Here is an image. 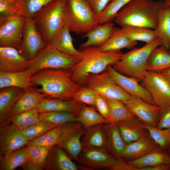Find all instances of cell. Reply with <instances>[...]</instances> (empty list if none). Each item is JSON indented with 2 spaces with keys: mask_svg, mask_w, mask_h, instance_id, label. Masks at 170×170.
I'll list each match as a JSON object with an SVG mask.
<instances>
[{
  "mask_svg": "<svg viewBox=\"0 0 170 170\" xmlns=\"http://www.w3.org/2000/svg\"><path fill=\"white\" fill-rule=\"evenodd\" d=\"M34 85L41 86L36 89L48 98L72 100L75 93L81 85L72 79L70 70L46 69L40 70L30 78Z\"/></svg>",
  "mask_w": 170,
  "mask_h": 170,
  "instance_id": "obj_1",
  "label": "cell"
},
{
  "mask_svg": "<svg viewBox=\"0 0 170 170\" xmlns=\"http://www.w3.org/2000/svg\"><path fill=\"white\" fill-rule=\"evenodd\" d=\"M164 1L132 0L117 13L115 22L122 27H142L155 30Z\"/></svg>",
  "mask_w": 170,
  "mask_h": 170,
  "instance_id": "obj_2",
  "label": "cell"
},
{
  "mask_svg": "<svg viewBox=\"0 0 170 170\" xmlns=\"http://www.w3.org/2000/svg\"><path fill=\"white\" fill-rule=\"evenodd\" d=\"M81 59L70 69L72 80L80 85H85L87 76L89 74H98L107 70L119 61L124 54L120 50L103 52L98 47L90 46L78 49Z\"/></svg>",
  "mask_w": 170,
  "mask_h": 170,
  "instance_id": "obj_3",
  "label": "cell"
},
{
  "mask_svg": "<svg viewBox=\"0 0 170 170\" xmlns=\"http://www.w3.org/2000/svg\"><path fill=\"white\" fill-rule=\"evenodd\" d=\"M67 0H56L43 7L34 16L37 29L47 44L65 24Z\"/></svg>",
  "mask_w": 170,
  "mask_h": 170,
  "instance_id": "obj_4",
  "label": "cell"
},
{
  "mask_svg": "<svg viewBox=\"0 0 170 170\" xmlns=\"http://www.w3.org/2000/svg\"><path fill=\"white\" fill-rule=\"evenodd\" d=\"M161 45L160 41L157 38L141 48H135L123 54L120 60L112 67L118 72L131 76L142 82L147 71L146 66L150 54Z\"/></svg>",
  "mask_w": 170,
  "mask_h": 170,
  "instance_id": "obj_5",
  "label": "cell"
},
{
  "mask_svg": "<svg viewBox=\"0 0 170 170\" xmlns=\"http://www.w3.org/2000/svg\"><path fill=\"white\" fill-rule=\"evenodd\" d=\"M96 15L85 0H67L65 11V23L70 31L84 34L99 25Z\"/></svg>",
  "mask_w": 170,
  "mask_h": 170,
  "instance_id": "obj_6",
  "label": "cell"
},
{
  "mask_svg": "<svg viewBox=\"0 0 170 170\" xmlns=\"http://www.w3.org/2000/svg\"><path fill=\"white\" fill-rule=\"evenodd\" d=\"M78 162L92 170H133L125 161L114 157L105 149L83 148L78 156Z\"/></svg>",
  "mask_w": 170,
  "mask_h": 170,
  "instance_id": "obj_7",
  "label": "cell"
},
{
  "mask_svg": "<svg viewBox=\"0 0 170 170\" xmlns=\"http://www.w3.org/2000/svg\"><path fill=\"white\" fill-rule=\"evenodd\" d=\"M80 60L63 54L55 48L47 47L40 51L30 61V67L36 72L44 69L70 70Z\"/></svg>",
  "mask_w": 170,
  "mask_h": 170,
  "instance_id": "obj_8",
  "label": "cell"
},
{
  "mask_svg": "<svg viewBox=\"0 0 170 170\" xmlns=\"http://www.w3.org/2000/svg\"><path fill=\"white\" fill-rule=\"evenodd\" d=\"M85 85L94 92L103 97L122 102L129 100L133 97L115 83L107 70L99 74H88Z\"/></svg>",
  "mask_w": 170,
  "mask_h": 170,
  "instance_id": "obj_9",
  "label": "cell"
},
{
  "mask_svg": "<svg viewBox=\"0 0 170 170\" xmlns=\"http://www.w3.org/2000/svg\"><path fill=\"white\" fill-rule=\"evenodd\" d=\"M142 82L161 111L170 107V83L162 73L147 71Z\"/></svg>",
  "mask_w": 170,
  "mask_h": 170,
  "instance_id": "obj_10",
  "label": "cell"
},
{
  "mask_svg": "<svg viewBox=\"0 0 170 170\" xmlns=\"http://www.w3.org/2000/svg\"><path fill=\"white\" fill-rule=\"evenodd\" d=\"M26 18L23 15L0 16V46L18 49L22 41Z\"/></svg>",
  "mask_w": 170,
  "mask_h": 170,
  "instance_id": "obj_11",
  "label": "cell"
},
{
  "mask_svg": "<svg viewBox=\"0 0 170 170\" xmlns=\"http://www.w3.org/2000/svg\"><path fill=\"white\" fill-rule=\"evenodd\" d=\"M46 47L47 44L37 30L33 20L26 18L23 31L22 42L17 49L20 54L30 61L40 51Z\"/></svg>",
  "mask_w": 170,
  "mask_h": 170,
  "instance_id": "obj_12",
  "label": "cell"
},
{
  "mask_svg": "<svg viewBox=\"0 0 170 170\" xmlns=\"http://www.w3.org/2000/svg\"><path fill=\"white\" fill-rule=\"evenodd\" d=\"M86 130L80 122H67L56 144L77 162L78 155L82 149L81 139Z\"/></svg>",
  "mask_w": 170,
  "mask_h": 170,
  "instance_id": "obj_13",
  "label": "cell"
},
{
  "mask_svg": "<svg viewBox=\"0 0 170 170\" xmlns=\"http://www.w3.org/2000/svg\"><path fill=\"white\" fill-rule=\"evenodd\" d=\"M122 102L130 111L144 123L156 127L161 114L160 107L149 104L135 95H133L131 99Z\"/></svg>",
  "mask_w": 170,
  "mask_h": 170,
  "instance_id": "obj_14",
  "label": "cell"
},
{
  "mask_svg": "<svg viewBox=\"0 0 170 170\" xmlns=\"http://www.w3.org/2000/svg\"><path fill=\"white\" fill-rule=\"evenodd\" d=\"M65 150L57 145L52 147L43 167L46 170H92L73 162Z\"/></svg>",
  "mask_w": 170,
  "mask_h": 170,
  "instance_id": "obj_15",
  "label": "cell"
},
{
  "mask_svg": "<svg viewBox=\"0 0 170 170\" xmlns=\"http://www.w3.org/2000/svg\"><path fill=\"white\" fill-rule=\"evenodd\" d=\"M28 142L13 124L0 128V156L27 145Z\"/></svg>",
  "mask_w": 170,
  "mask_h": 170,
  "instance_id": "obj_16",
  "label": "cell"
},
{
  "mask_svg": "<svg viewBox=\"0 0 170 170\" xmlns=\"http://www.w3.org/2000/svg\"><path fill=\"white\" fill-rule=\"evenodd\" d=\"M30 62L16 48L0 47V72L12 73L23 71L29 68Z\"/></svg>",
  "mask_w": 170,
  "mask_h": 170,
  "instance_id": "obj_17",
  "label": "cell"
},
{
  "mask_svg": "<svg viewBox=\"0 0 170 170\" xmlns=\"http://www.w3.org/2000/svg\"><path fill=\"white\" fill-rule=\"evenodd\" d=\"M107 70L115 83L127 93L137 96L149 104L155 105L150 94L136 79L123 75L114 69L111 65H108Z\"/></svg>",
  "mask_w": 170,
  "mask_h": 170,
  "instance_id": "obj_18",
  "label": "cell"
},
{
  "mask_svg": "<svg viewBox=\"0 0 170 170\" xmlns=\"http://www.w3.org/2000/svg\"><path fill=\"white\" fill-rule=\"evenodd\" d=\"M158 146L148 131L137 140L127 144L121 157L125 162L137 159Z\"/></svg>",
  "mask_w": 170,
  "mask_h": 170,
  "instance_id": "obj_19",
  "label": "cell"
},
{
  "mask_svg": "<svg viewBox=\"0 0 170 170\" xmlns=\"http://www.w3.org/2000/svg\"><path fill=\"white\" fill-rule=\"evenodd\" d=\"M133 170L158 165L170 164V155L168 150L160 146L139 158L125 162Z\"/></svg>",
  "mask_w": 170,
  "mask_h": 170,
  "instance_id": "obj_20",
  "label": "cell"
},
{
  "mask_svg": "<svg viewBox=\"0 0 170 170\" xmlns=\"http://www.w3.org/2000/svg\"><path fill=\"white\" fill-rule=\"evenodd\" d=\"M48 97L47 95L39 92L32 87H30L14 105L9 112L8 119L19 113L38 110L42 100Z\"/></svg>",
  "mask_w": 170,
  "mask_h": 170,
  "instance_id": "obj_21",
  "label": "cell"
},
{
  "mask_svg": "<svg viewBox=\"0 0 170 170\" xmlns=\"http://www.w3.org/2000/svg\"><path fill=\"white\" fill-rule=\"evenodd\" d=\"M116 123L126 144L137 140L148 131L144 123L136 116Z\"/></svg>",
  "mask_w": 170,
  "mask_h": 170,
  "instance_id": "obj_22",
  "label": "cell"
},
{
  "mask_svg": "<svg viewBox=\"0 0 170 170\" xmlns=\"http://www.w3.org/2000/svg\"><path fill=\"white\" fill-rule=\"evenodd\" d=\"M25 91L22 88L16 87L0 89V128L5 126L11 109Z\"/></svg>",
  "mask_w": 170,
  "mask_h": 170,
  "instance_id": "obj_23",
  "label": "cell"
},
{
  "mask_svg": "<svg viewBox=\"0 0 170 170\" xmlns=\"http://www.w3.org/2000/svg\"><path fill=\"white\" fill-rule=\"evenodd\" d=\"M70 31L68 26L65 23L62 28L47 45V47L54 48L63 54L81 60V54L73 45V38Z\"/></svg>",
  "mask_w": 170,
  "mask_h": 170,
  "instance_id": "obj_24",
  "label": "cell"
},
{
  "mask_svg": "<svg viewBox=\"0 0 170 170\" xmlns=\"http://www.w3.org/2000/svg\"><path fill=\"white\" fill-rule=\"evenodd\" d=\"M36 72L29 67L25 71L15 72H0V88L9 87L20 88L25 91L34 85L30 80Z\"/></svg>",
  "mask_w": 170,
  "mask_h": 170,
  "instance_id": "obj_25",
  "label": "cell"
},
{
  "mask_svg": "<svg viewBox=\"0 0 170 170\" xmlns=\"http://www.w3.org/2000/svg\"><path fill=\"white\" fill-rule=\"evenodd\" d=\"M104 124L107 137L106 150L116 158L122 160L121 155L127 144L123 140L116 123L109 122Z\"/></svg>",
  "mask_w": 170,
  "mask_h": 170,
  "instance_id": "obj_26",
  "label": "cell"
},
{
  "mask_svg": "<svg viewBox=\"0 0 170 170\" xmlns=\"http://www.w3.org/2000/svg\"><path fill=\"white\" fill-rule=\"evenodd\" d=\"M83 148L106 150L107 137L104 124L94 125L86 129L81 139Z\"/></svg>",
  "mask_w": 170,
  "mask_h": 170,
  "instance_id": "obj_27",
  "label": "cell"
},
{
  "mask_svg": "<svg viewBox=\"0 0 170 170\" xmlns=\"http://www.w3.org/2000/svg\"><path fill=\"white\" fill-rule=\"evenodd\" d=\"M114 28V24L112 22L97 25L81 36L82 38H87V40L84 43L80 44V48L90 46L99 47L111 36Z\"/></svg>",
  "mask_w": 170,
  "mask_h": 170,
  "instance_id": "obj_28",
  "label": "cell"
},
{
  "mask_svg": "<svg viewBox=\"0 0 170 170\" xmlns=\"http://www.w3.org/2000/svg\"><path fill=\"white\" fill-rule=\"evenodd\" d=\"M82 104L73 100H66L47 97L42 100L39 105L38 110L39 113L59 111L78 114L80 110Z\"/></svg>",
  "mask_w": 170,
  "mask_h": 170,
  "instance_id": "obj_29",
  "label": "cell"
},
{
  "mask_svg": "<svg viewBox=\"0 0 170 170\" xmlns=\"http://www.w3.org/2000/svg\"><path fill=\"white\" fill-rule=\"evenodd\" d=\"M27 157L21 167L24 170H41L51 148L40 145H27Z\"/></svg>",
  "mask_w": 170,
  "mask_h": 170,
  "instance_id": "obj_30",
  "label": "cell"
},
{
  "mask_svg": "<svg viewBox=\"0 0 170 170\" xmlns=\"http://www.w3.org/2000/svg\"><path fill=\"white\" fill-rule=\"evenodd\" d=\"M137 43V41L133 40L126 36L121 28L114 27L111 36L98 48L103 52L117 51L123 48L131 49Z\"/></svg>",
  "mask_w": 170,
  "mask_h": 170,
  "instance_id": "obj_31",
  "label": "cell"
},
{
  "mask_svg": "<svg viewBox=\"0 0 170 170\" xmlns=\"http://www.w3.org/2000/svg\"><path fill=\"white\" fill-rule=\"evenodd\" d=\"M146 68L147 71L159 73L170 68V54L168 50L162 45L155 48L149 56Z\"/></svg>",
  "mask_w": 170,
  "mask_h": 170,
  "instance_id": "obj_32",
  "label": "cell"
},
{
  "mask_svg": "<svg viewBox=\"0 0 170 170\" xmlns=\"http://www.w3.org/2000/svg\"><path fill=\"white\" fill-rule=\"evenodd\" d=\"M162 46L168 50L170 46V7H164L159 13L157 27L154 30Z\"/></svg>",
  "mask_w": 170,
  "mask_h": 170,
  "instance_id": "obj_33",
  "label": "cell"
},
{
  "mask_svg": "<svg viewBox=\"0 0 170 170\" xmlns=\"http://www.w3.org/2000/svg\"><path fill=\"white\" fill-rule=\"evenodd\" d=\"M76 122L81 123L86 129L94 125L109 122L96 111L93 106L82 104L77 114Z\"/></svg>",
  "mask_w": 170,
  "mask_h": 170,
  "instance_id": "obj_34",
  "label": "cell"
},
{
  "mask_svg": "<svg viewBox=\"0 0 170 170\" xmlns=\"http://www.w3.org/2000/svg\"><path fill=\"white\" fill-rule=\"evenodd\" d=\"M27 146L0 156V170H14L26 162Z\"/></svg>",
  "mask_w": 170,
  "mask_h": 170,
  "instance_id": "obj_35",
  "label": "cell"
},
{
  "mask_svg": "<svg viewBox=\"0 0 170 170\" xmlns=\"http://www.w3.org/2000/svg\"><path fill=\"white\" fill-rule=\"evenodd\" d=\"M103 97L106 101L108 106L110 122L116 123L119 121L135 116L127 108L125 104L122 101Z\"/></svg>",
  "mask_w": 170,
  "mask_h": 170,
  "instance_id": "obj_36",
  "label": "cell"
},
{
  "mask_svg": "<svg viewBox=\"0 0 170 170\" xmlns=\"http://www.w3.org/2000/svg\"><path fill=\"white\" fill-rule=\"evenodd\" d=\"M67 123L59 124L42 135L29 140L27 145H40L50 148L56 145Z\"/></svg>",
  "mask_w": 170,
  "mask_h": 170,
  "instance_id": "obj_37",
  "label": "cell"
},
{
  "mask_svg": "<svg viewBox=\"0 0 170 170\" xmlns=\"http://www.w3.org/2000/svg\"><path fill=\"white\" fill-rule=\"evenodd\" d=\"M125 34L131 39L146 43H151L157 38L154 30L145 27L126 26L121 28Z\"/></svg>",
  "mask_w": 170,
  "mask_h": 170,
  "instance_id": "obj_38",
  "label": "cell"
},
{
  "mask_svg": "<svg viewBox=\"0 0 170 170\" xmlns=\"http://www.w3.org/2000/svg\"><path fill=\"white\" fill-rule=\"evenodd\" d=\"M38 110L19 113L9 117L6 126L12 123L20 129L24 128L38 123L40 120Z\"/></svg>",
  "mask_w": 170,
  "mask_h": 170,
  "instance_id": "obj_39",
  "label": "cell"
},
{
  "mask_svg": "<svg viewBox=\"0 0 170 170\" xmlns=\"http://www.w3.org/2000/svg\"><path fill=\"white\" fill-rule=\"evenodd\" d=\"M132 0H112L105 10L96 16L99 25L112 22L120 10Z\"/></svg>",
  "mask_w": 170,
  "mask_h": 170,
  "instance_id": "obj_40",
  "label": "cell"
},
{
  "mask_svg": "<svg viewBox=\"0 0 170 170\" xmlns=\"http://www.w3.org/2000/svg\"><path fill=\"white\" fill-rule=\"evenodd\" d=\"M77 114L68 112L53 111L40 113L41 121L49 122L57 124L76 122Z\"/></svg>",
  "mask_w": 170,
  "mask_h": 170,
  "instance_id": "obj_41",
  "label": "cell"
},
{
  "mask_svg": "<svg viewBox=\"0 0 170 170\" xmlns=\"http://www.w3.org/2000/svg\"><path fill=\"white\" fill-rule=\"evenodd\" d=\"M60 124L40 121L38 123L20 129L25 138L28 141L39 137Z\"/></svg>",
  "mask_w": 170,
  "mask_h": 170,
  "instance_id": "obj_42",
  "label": "cell"
},
{
  "mask_svg": "<svg viewBox=\"0 0 170 170\" xmlns=\"http://www.w3.org/2000/svg\"><path fill=\"white\" fill-rule=\"evenodd\" d=\"M56 0H19L20 8L26 18L32 19L43 7Z\"/></svg>",
  "mask_w": 170,
  "mask_h": 170,
  "instance_id": "obj_43",
  "label": "cell"
},
{
  "mask_svg": "<svg viewBox=\"0 0 170 170\" xmlns=\"http://www.w3.org/2000/svg\"><path fill=\"white\" fill-rule=\"evenodd\" d=\"M144 126L159 146L166 150L170 148V128L158 129L145 123Z\"/></svg>",
  "mask_w": 170,
  "mask_h": 170,
  "instance_id": "obj_44",
  "label": "cell"
},
{
  "mask_svg": "<svg viewBox=\"0 0 170 170\" xmlns=\"http://www.w3.org/2000/svg\"><path fill=\"white\" fill-rule=\"evenodd\" d=\"M72 100L95 106L96 95L85 85H81L79 88L74 94Z\"/></svg>",
  "mask_w": 170,
  "mask_h": 170,
  "instance_id": "obj_45",
  "label": "cell"
},
{
  "mask_svg": "<svg viewBox=\"0 0 170 170\" xmlns=\"http://www.w3.org/2000/svg\"><path fill=\"white\" fill-rule=\"evenodd\" d=\"M16 14L24 16L19 8L13 6L5 0H0V16Z\"/></svg>",
  "mask_w": 170,
  "mask_h": 170,
  "instance_id": "obj_46",
  "label": "cell"
},
{
  "mask_svg": "<svg viewBox=\"0 0 170 170\" xmlns=\"http://www.w3.org/2000/svg\"><path fill=\"white\" fill-rule=\"evenodd\" d=\"M95 93L96 95L95 107L97 110L102 116L110 122L109 109L106 101L102 96L98 94Z\"/></svg>",
  "mask_w": 170,
  "mask_h": 170,
  "instance_id": "obj_47",
  "label": "cell"
},
{
  "mask_svg": "<svg viewBox=\"0 0 170 170\" xmlns=\"http://www.w3.org/2000/svg\"><path fill=\"white\" fill-rule=\"evenodd\" d=\"M112 0H85L93 13L97 16L101 13Z\"/></svg>",
  "mask_w": 170,
  "mask_h": 170,
  "instance_id": "obj_48",
  "label": "cell"
},
{
  "mask_svg": "<svg viewBox=\"0 0 170 170\" xmlns=\"http://www.w3.org/2000/svg\"><path fill=\"white\" fill-rule=\"evenodd\" d=\"M156 128L161 129L170 128V107L161 111L160 117Z\"/></svg>",
  "mask_w": 170,
  "mask_h": 170,
  "instance_id": "obj_49",
  "label": "cell"
},
{
  "mask_svg": "<svg viewBox=\"0 0 170 170\" xmlns=\"http://www.w3.org/2000/svg\"><path fill=\"white\" fill-rule=\"evenodd\" d=\"M170 169V164H165L142 168L140 170H168Z\"/></svg>",
  "mask_w": 170,
  "mask_h": 170,
  "instance_id": "obj_50",
  "label": "cell"
},
{
  "mask_svg": "<svg viewBox=\"0 0 170 170\" xmlns=\"http://www.w3.org/2000/svg\"><path fill=\"white\" fill-rule=\"evenodd\" d=\"M170 83V68L163 70L161 72Z\"/></svg>",
  "mask_w": 170,
  "mask_h": 170,
  "instance_id": "obj_51",
  "label": "cell"
},
{
  "mask_svg": "<svg viewBox=\"0 0 170 170\" xmlns=\"http://www.w3.org/2000/svg\"><path fill=\"white\" fill-rule=\"evenodd\" d=\"M11 5L14 6L20 9V6L19 5V0H5ZM21 10V9H20Z\"/></svg>",
  "mask_w": 170,
  "mask_h": 170,
  "instance_id": "obj_52",
  "label": "cell"
},
{
  "mask_svg": "<svg viewBox=\"0 0 170 170\" xmlns=\"http://www.w3.org/2000/svg\"><path fill=\"white\" fill-rule=\"evenodd\" d=\"M170 7V0H164V7Z\"/></svg>",
  "mask_w": 170,
  "mask_h": 170,
  "instance_id": "obj_53",
  "label": "cell"
},
{
  "mask_svg": "<svg viewBox=\"0 0 170 170\" xmlns=\"http://www.w3.org/2000/svg\"><path fill=\"white\" fill-rule=\"evenodd\" d=\"M168 151L169 152V155H170V148L168 149Z\"/></svg>",
  "mask_w": 170,
  "mask_h": 170,
  "instance_id": "obj_54",
  "label": "cell"
},
{
  "mask_svg": "<svg viewBox=\"0 0 170 170\" xmlns=\"http://www.w3.org/2000/svg\"><path fill=\"white\" fill-rule=\"evenodd\" d=\"M168 51L169 53L170 54V46L169 47V49H168Z\"/></svg>",
  "mask_w": 170,
  "mask_h": 170,
  "instance_id": "obj_55",
  "label": "cell"
}]
</instances>
